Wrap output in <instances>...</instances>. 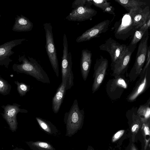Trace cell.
<instances>
[{"instance_id": "1", "label": "cell", "mask_w": 150, "mask_h": 150, "mask_svg": "<svg viewBox=\"0 0 150 150\" xmlns=\"http://www.w3.org/2000/svg\"><path fill=\"white\" fill-rule=\"evenodd\" d=\"M84 112L80 110L77 99H75L68 112L65 113L64 122L66 126V136L71 137L81 129L84 118Z\"/></svg>"}, {"instance_id": "2", "label": "cell", "mask_w": 150, "mask_h": 150, "mask_svg": "<svg viewBox=\"0 0 150 150\" xmlns=\"http://www.w3.org/2000/svg\"><path fill=\"white\" fill-rule=\"evenodd\" d=\"M29 58L30 61L24 59L23 63L13 68L14 70L30 75L43 83H50L48 75L40 65L35 59Z\"/></svg>"}, {"instance_id": "3", "label": "cell", "mask_w": 150, "mask_h": 150, "mask_svg": "<svg viewBox=\"0 0 150 150\" xmlns=\"http://www.w3.org/2000/svg\"><path fill=\"white\" fill-rule=\"evenodd\" d=\"M150 50L148 49L146 54L145 65L142 70L140 77L133 90L127 97L128 101L133 102L139 95L145 91L150 85Z\"/></svg>"}, {"instance_id": "4", "label": "cell", "mask_w": 150, "mask_h": 150, "mask_svg": "<svg viewBox=\"0 0 150 150\" xmlns=\"http://www.w3.org/2000/svg\"><path fill=\"white\" fill-rule=\"evenodd\" d=\"M63 55L61 64L62 82H65L66 90L70 89L74 85V75L72 70V56L68 52L67 38L66 34L63 37Z\"/></svg>"}, {"instance_id": "5", "label": "cell", "mask_w": 150, "mask_h": 150, "mask_svg": "<svg viewBox=\"0 0 150 150\" xmlns=\"http://www.w3.org/2000/svg\"><path fill=\"white\" fill-rule=\"evenodd\" d=\"M149 35L148 30L140 41L135 62L129 73V78L131 81H134L137 76L139 75L146 62Z\"/></svg>"}, {"instance_id": "6", "label": "cell", "mask_w": 150, "mask_h": 150, "mask_svg": "<svg viewBox=\"0 0 150 150\" xmlns=\"http://www.w3.org/2000/svg\"><path fill=\"white\" fill-rule=\"evenodd\" d=\"M43 26L45 33L46 51L53 69L57 77H58V61L54 42L52 27L50 23H45L43 24Z\"/></svg>"}, {"instance_id": "7", "label": "cell", "mask_w": 150, "mask_h": 150, "mask_svg": "<svg viewBox=\"0 0 150 150\" xmlns=\"http://www.w3.org/2000/svg\"><path fill=\"white\" fill-rule=\"evenodd\" d=\"M114 29L115 38L123 40L133 35L137 30L128 13L125 14L120 21L116 22Z\"/></svg>"}, {"instance_id": "8", "label": "cell", "mask_w": 150, "mask_h": 150, "mask_svg": "<svg viewBox=\"0 0 150 150\" xmlns=\"http://www.w3.org/2000/svg\"><path fill=\"white\" fill-rule=\"evenodd\" d=\"M127 46L121 44L112 38L107 39L99 48L100 50L105 51L110 55L111 66L118 62L122 58Z\"/></svg>"}, {"instance_id": "9", "label": "cell", "mask_w": 150, "mask_h": 150, "mask_svg": "<svg viewBox=\"0 0 150 150\" xmlns=\"http://www.w3.org/2000/svg\"><path fill=\"white\" fill-rule=\"evenodd\" d=\"M108 64V59L101 55L96 60L94 67L93 82L92 88L93 93L98 90L104 80Z\"/></svg>"}, {"instance_id": "10", "label": "cell", "mask_w": 150, "mask_h": 150, "mask_svg": "<svg viewBox=\"0 0 150 150\" xmlns=\"http://www.w3.org/2000/svg\"><path fill=\"white\" fill-rule=\"evenodd\" d=\"M110 23V21L108 20L98 23L78 37L76 40V42H82L99 37L102 34L105 33L108 30Z\"/></svg>"}, {"instance_id": "11", "label": "cell", "mask_w": 150, "mask_h": 150, "mask_svg": "<svg viewBox=\"0 0 150 150\" xmlns=\"http://www.w3.org/2000/svg\"><path fill=\"white\" fill-rule=\"evenodd\" d=\"M97 13L91 7L80 6L73 9L66 19L69 21L81 22L92 19Z\"/></svg>"}, {"instance_id": "12", "label": "cell", "mask_w": 150, "mask_h": 150, "mask_svg": "<svg viewBox=\"0 0 150 150\" xmlns=\"http://www.w3.org/2000/svg\"><path fill=\"white\" fill-rule=\"evenodd\" d=\"M128 13L137 30L150 19V10L148 6H145L143 8L139 7L132 9Z\"/></svg>"}, {"instance_id": "13", "label": "cell", "mask_w": 150, "mask_h": 150, "mask_svg": "<svg viewBox=\"0 0 150 150\" xmlns=\"http://www.w3.org/2000/svg\"><path fill=\"white\" fill-rule=\"evenodd\" d=\"M17 104L11 105H8L4 107L3 117L8 124L9 129L13 132H16L18 128L17 114L21 112V110Z\"/></svg>"}, {"instance_id": "14", "label": "cell", "mask_w": 150, "mask_h": 150, "mask_svg": "<svg viewBox=\"0 0 150 150\" xmlns=\"http://www.w3.org/2000/svg\"><path fill=\"white\" fill-rule=\"evenodd\" d=\"M132 52L127 47L120 60L117 63L111 66L112 75L115 78L124 73L128 67Z\"/></svg>"}, {"instance_id": "15", "label": "cell", "mask_w": 150, "mask_h": 150, "mask_svg": "<svg viewBox=\"0 0 150 150\" xmlns=\"http://www.w3.org/2000/svg\"><path fill=\"white\" fill-rule=\"evenodd\" d=\"M92 53L91 51L83 49L81 51L80 68L83 79L86 81L92 63Z\"/></svg>"}, {"instance_id": "16", "label": "cell", "mask_w": 150, "mask_h": 150, "mask_svg": "<svg viewBox=\"0 0 150 150\" xmlns=\"http://www.w3.org/2000/svg\"><path fill=\"white\" fill-rule=\"evenodd\" d=\"M66 90L65 82H62L52 99V108L54 113H57L59 112Z\"/></svg>"}, {"instance_id": "17", "label": "cell", "mask_w": 150, "mask_h": 150, "mask_svg": "<svg viewBox=\"0 0 150 150\" xmlns=\"http://www.w3.org/2000/svg\"><path fill=\"white\" fill-rule=\"evenodd\" d=\"M150 26V19L147 23L139 28L134 33L132 40L127 46L129 50L132 53L135 50L137 43L141 40Z\"/></svg>"}, {"instance_id": "18", "label": "cell", "mask_w": 150, "mask_h": 150, "mask_svg": "<svg viewBox=\"0 0 150 150\" xmlns=\"http://www.w3.org/2000/svg\"><path fill=\"white\" fill-rule=\"evenodd\" d=\"M123 7L128 12L131 10L139 8L146 4L145 2L139 0H115Z\"/></svg>"}, {"instance_id": "19", "label": "cell", "mask_w": 150, "mask_h": 150, "mask_svg": "<svg viewBox=\"0 0 150 150\" xmlns=\"http://www.w3.org/2000/svg\"><path fill=\"white\" fill-rule=\"evenodd\" d=\"M36 119L41 128L48 134H55L57 133L58 130L50 122L38 117Z\"/></svg>"}, {"instance_id": "20", "label": "cell", "mask_w": 150, "mask_h": 150, "mask_svg": "<svg viewBox=\"0 0 150 150\" xmlns=\"http://www.w3.org/2000/svg\"><path fill=\"white\" fill-rule=\"evenodd\" d=\"M91 1L92 4L102 9L103 12L115 16L114 8L111 5L110 3L108 2V0H91Z\"/></svg>"}, {"instance_id": "21", "label": "cell", "mask_w": 150, "mask_h": 150, "mask_svg": "<svg viewBox=\"0 0 150 150\" xmlns=\"http://www.w3.org/2000/svg\"><path fill=\"white\" fill-rule=\"evenodd\" d=\"M150 100L147 103L141 105L137 112V114L139 117L142 122L150 120Z\"/></svg>"}, {"instance_id": "22", "label": "cell", "mask_w": 150, "mask_h": 150, "mask_svg": "<svg viewBox=\"0 0 150 150\" xmlns=\"http://www.w3.org/2000/svg\"><path fill=\"white\" fill-rule=\"evenodd\" d=\"M25 143L31 150H56L52 145L46 142L29 141Z\"/></svg>"}, {"instance_id": "23", "label": "cell", "mask_w": 150, "mask_h": 150, "mask_svg": "<svg viewBox=\"0 0 150 150\" xmlns=\"http://www.w3.org/2000/svg\"><path fill=\"white\" fill-rule=\"evenodd\" d=\"M150 120L142 122L141 130L143 135L144 142V150H146L148 146H149L150 140Z\"/></svg>"}, {"instance_id": "24", "label": "cell", "mask_w": 150, "mask_h": 150, "mask_svg": "<svg viewBox=\"0 0 150 150\" xmlns=\"http://www.w3.org/2000/svg\"><path fill=\"white\" fill-rule=\"evenodd\" d=\"M132 119L131 131L133 138L137 133L139 129H141L142 122L139 117L134 113L132 114Z\"/></svg>"}, {"instance_id": "25", "label": "cell", "mask_w": 150, "mask_h": 150, "mask_svg": "<svg viewBox=\"0 0 150 150\" xmlns=\"http://www.w3.org/2000/svg\"><path fill=\"white\" fill-rule=\"evenodd\" d=\"M11 86L7 81L0 77V93L4 95L8 94Z\"/></svg>"}, {"instance_id": "26", "label": "cell", "mask_w": 150, "mask_h": 150, "mask_svg": "<svg viewBox=\"0 0 150 150\" xmlns=\"http://www.w3.org/2000/svg\"><path fill=\"white\" fill-rule=\"evenodd\" d=\"M17 85V90L21 96L25 95L30 90V86L23 83H20L18 81L15 82Z\"/></svg>"}, {"instance_id": "27", "label": "cell", "mask_w": 150, "mask_h": 150, "mask_svg": "<svg viewBox=\"0 0 150 150\" xmlns=\"http://www.w3.org/2000/svg\"><path fill=\"white\" fill-rule=\"evenodd\" d=\"M92 5L91 0H75L72 3V8L74 9L80 6L91 7Z\"/></svg>"}, {"instance_id": "28", "label": "cell", "mask_w": 150, "mask_h": 150, "mask_svg": "<svg viewBox=\"0 0 150 150\" xmlns=\"http://www.w3.org/2000/svg\"><path fill=\"white\" fill-rule=\"evenodd\" d=\"M125 132L124 130H121L118 131L112 137V142H114L119 139L123 134Z\"/></svg>"}, {"instance_id": "29", "label": "cell", "mask_w": 150, "mask_h": 150, "mask_svg": "<svg viewBox=\"0 0 150 150\" xmlns=\"http://www.w3.org/2000/svg\"><path fill=\"white\" fill-rule=\"evenodd\" d=\"M6 52L5 49L3 48H0V55L4 54Z\"/></svg>"}, {"instance_id": "30", "label": "cell", "mask_w": 150, "mask_h": 150, "mask_svg": "<svg viewBox=\"0 0 150 150\" xmlns=\"http://www.w3.org/2000/svg\"><path fill=\"white\" fill-rule=\"evenodd\" d=\"M130 150H137L135 146L133 143H132L131 146Z\"/></svg>"}, {"instance_id": "31", "label": "cell", "mask_w": 150, "mask_h": 150, "mask_svg": "<svg viewBox=\"0 0 150 150\" xmlns=\"http://www.w3.org/2000/svg\"><path fill=\"white\" fill-rule=\"evenodd\" d=\"M12 150H25L21 148H19L18 147H16L15 148L13 149Z\"/></svg>"}, {"instance_id": "32", "label": "cell", "mask_w": 150, "mask_h": 150, "mask_svg": "<svg viewBox=\"0 0 150 150\" xmlns=\"http://www.w3.org/2000/svg\"><path fill=\"white\" fill-rule=\"evenodd\" d=\"M87 150H93L91 149H88Z\"/></svg>"}]
</instances>
